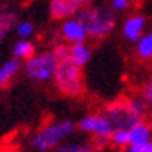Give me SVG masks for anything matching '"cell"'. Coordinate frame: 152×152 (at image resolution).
I'll return each mask as SVG.
<instances>
[{
	"label": "cell",
	"mask_w": 152,
	"mask_h": 152,
	"mask_svg": "<svg viewBox=\"0 0 152 152\" xmlns=\"http://www.w3.org/2000/svg\"><path fill=\"white\" fill-rule=\"evenodd\" d=\"M109 141L112 146L118 149H126L129 146V130L126 129H113V132L110 134Z\"/></svg>",
	"instance_id": "16"
},
{
	"label": "cell",
	"mask_w": 152,
	"mask_h": 152,
	"mask_svg": "<svg viewBox=\"0 0 152 152\" xmlns=\"http://www.w3.org/2000/svg\"><path fill=\"white\" fill-rule=\"evenodd\" d=\"M0 152H19L12 144H3V146H0Z\"/></svg>",
	"instance_id": "25"
},
{
	"label": "cell",
	"mask_w": 152,
	"mask_h": 152,
	"mask_svg": "<svg viewBox=\"0 0 152 152\" xmlns=\"http://www.w3.org/2000/svg\"><path fill=\"white\" fill-rule=\"evenodd\" d=\"M151 123H152V110H151Z\"/></svg>",
	"instance_id": "26"
},
{
	"label": "cell",
	"mask_w": 152,
	"mask_h": 152,
	"mask_svg": "<svg viewBox=\"0 0 152 152\" xmlns=\"http://www.w3.org/2000/svg\"><path fill=\"white\" fill-rule=\"evenodd\" d=\"M92 2H93V0H64L65 8H67V12H68V17L76 16L82 8L88 6Z\"/></svg>",
	"instance_id": "19"
},
{
	"label": "cell",
	"mask_w": 152,
	"mask_h": 152,
	"mask_svg": "<svg viewBox=\"0 0 152 152\" xmlns=\"http://www.w3.org/2000/svg\"><path fill=\"white\" fill-rule=\"evenodd\" d=\"M140 95L143 96V99L148 102V106L152 109V76H151V78H149V79L143 84Z\"/></svg>",
	"instance_id": "21"
},
{
	"label": "cell",
	"mask_w": 152,
	"mask_h": 152,
	"mask_svg": "<svg viewBox=\"0 0 152 152\" xmlns=\"http://www.w3.org/2000/svg\"><path fill=\"white\" fill-rule=\"evenodd\" d=\"M110 8L115 12H124L129 10L130 6V0H110Z\"/></svg>",
	"instance_id": "23"
},
{
	"label": "cell",
	"mask_w": 152,
	"mask_h": 152,
	"mask_svg": "<svg viewBox=\"0 0 152 152\" xmlns=\"http://www.w3.org/2000/svg\"><path fill=\"white\" fill-rule=\"evenodd\" d=\"M81 23L84 25L87 36L92 39H104L112 34L116 26L115 11L104 5H88L82 8L78 14Z\"/></svg>",
	"instance_id": "2"
},
{
	"label": "cell",
	"mask_w": 152,
	"mask_h": 152,
	"mask_svg": "<svg viewBox=\"0 0 152 152\" xmlns=\"http://www.w3.org/2000/svg\"><path fill=\"white\" fill-rule=\"evenodd\" d=\"M34 31H36V26H34V23L31 22V20H17V23L14 26V33L16 36L19 39H30L33 37Z\"/></svg>",
	"instance_id": "17"
},
{
	"label": "cell",
	"mask_w": 152,
	"mask_h": 152,
	"mask_svg": "<svg viewBox=\"0 0 152 152\" xmlns=\"http://www.w3.org/2000/svg\"><path fill=\"white\" fill-rule=\"evenodd\" d=\"M78 126L72 120L48 121L40 126L31 137V148L36 152H51L75 134Z\"/></svg>",
	"instance_id": "3"
},
{
	"label": "cell",
	"mask_w": 152,
	"mask_h": 152,
	"mask_svg": "<svg viewBox=\"0 0 152 152\" xmlns=\"http://www.w3.org/2000/svg\"><path fill=\"white\" fill-rule=\"evenodd\" d=\"M53 82L59 90V93L68 96V98H78L86 90L82 68L79 65H76L70 58L58 62Z\"/></svg>",
	"instance_id": "4"
},
{
	"label": "cell",
	"mask_w": 152,
	"mask_h": 152,
	"mask_svg": "<svg viewBox=\"0 0 152 152\" xmlns=\"http://www.w3.org/2000/svg\"><path fill=\"white\" fill-rule=\"evenodd\" d=\"M107 144H110V141H109L107 137H95V140H93L95 149H104Z\"/></svg>",
	"instance_id": "24"
},
{
	"label": "cell",
	"mask_w": 152,
	"mask_h": 152,
	"mask_svg": "<svg viewBox=\"0 0 152 152\" xmlns=\"http://www.w3.org/2000/svg\"><path fill=\"white\" fill-rule=\"evenodd\" d=\"M146 141H152V123L141 120L129 129V144Z\"/></svg>",
	"instance_id": "10"
},
{
	"label": "cell",
	"mask_w": 152,
	"mask_h": 152,
	"mask_svg": "<svg viewBox=\"0 0 152 152\" xmlns=\"http://www.w3.org/2000/svg\"><path fill=\"white\" fill-rule=\"evenodd\" d=\"M51 152H95V146L86 141H64Z\"/></svg>",
	"instance_id": "15"
},
{
	"label": "cell",
	"mask_w": 152,
	"mask_h": 152,
	"mask_svg": "<svg viewBox=\"0 0 152 152\" xmlns=\"http://www.w3.org/2000/svg\"><path fill=\"white\" fill-rule=\"evenodd\" d=\"M70 59L81 68L86 67L92 59V47L87 42L70 44Z\"/></svg>",
	"instance_id": "11"
},
{
	"label": "cell",
	"mask_w": 152,
	"mask_h": 152,
	"mask_svg": "<svg viewBox=\"0 0 152 152\" xmlns=\"http://www.w3.org/2000/svg\"><path fill=\"white\" fill-rule=\"evenodd\" d=\"M78 129L84 134H90L93 137H107L110 138V134L113 132V126L109 121V118L104 115V112L86 115L78 123Z\"/></svg>",
	"instance_id": "6"
},
{
	"label": "cell",
	"mask_w": 152,
	"mask_h": 152,
	"mask_svg": "<svg viewBox=\"0 0 152 152\" xmlns=\"http://www.w3.org/2000/svg\"><path fill=\"white\" fill-rule=\"evenodd\" d=\"M36 53V45L30 39H19L12 45V58L19 59L20 62H25Z\"/></svg>",
	"instance_id": "13"
},
{
	"label": "cell",
	"mask_w": 152,
	"mask_h": 152,
	"mask_svg": "<svg viewBox=\"0 0 152 152\" xmlns=\"http://www.w3.org/2000/svg\"><path fill=\"white\" fill-rule=\"evenodd\" d=\"M48 12L56 20H64L68 17L64 0H50V3H48Z\"/></svg>",
	"instance_id": "18"
},
{
	"label": "cell",
	"mask_w": 152,
	"mask_h": 152,
	"mask_svg": "<svg viewBox=\"0 0 152 152\" xmlns=\"http://www.w3.org/2000/svg\"><path fill=\"white\" fill-rule=\"evenodd\" d=\"M22 68V62L16 58H11L8 61H5L0 65V90L10 84V82L16 78V75L19 73V70Z\"/></svg>",
	"instance_id": "12"
},
{
	"label": "cell",
	"mask_w": 152,
	"mask_h": 152,
	"mask_svg": "<svg viewBox=\"0 0 152 152\" xmlns=\"http://www.w3.org/2000/svg\"><path fill=\"white\" fill-rule=\"evenodd\" d=\"M58 62L59 59L53 53V50H45L34 53L30 59H26L22 64V70L28 79L39 84H47L53 81Z\"/></svg>",
	"instance_id": "5"
},
{
	"label": "cell",
	"mask_w": 152,
	"mask_h": 152,
	"mask_svg": "<svg viewBox=\"0 0 152 152\" xmlns=\"http://www.w3.org/2000/svg\"><path fill=\"white\" fill-rule=\"evenodd\" d=\"M151 110L152 109L148 106V102L143 99L141 95H134L109 102L102 112L112 123L113 129L129 130L135 123L146 120Z\"/></svg>",
	"instance_id": "1"
},
{
	"label": "cell",
	"mask_w": 152,
	"mask_h": 152,
	"mask_svg": "<svg viewBox=\"0 0 152 152\" xmlns=\"http://www.w3.org/2000/svg\"><path fill=\"white\" fill-rule=\"evenodd\" d=\"M59 34L61 37L65 40L67 44H76V42H86L87 40V31L84 28V25L81 23V20L72 16L62 20V23L59 26Z\"/></svg>",
	"instance_id": "7"
},
{
	"label": "cell",
	"mask_w": 152,
	"mask_h": 152,
	"mask_svg": "<svg viewBox=\"0 0 152 152\" xmlns=\"http://www.w3.org/2000/svg\"><path fill=\"white\" fill-rule=\"evenodd\" d=\"M17 11L10 5H5L0 8V42L10 36L17 23Z\"/></svg>",
	"instance_id": "9"
},
{
	"label": "cell",
	"mask_w": 152,
	"mask_h": 152,
	"mask_svg": "<svg viewBox=\"0 0 152 152\" xmlns=\"http://www.w3.org/2000/svg\"><path fill=\"white\" fill-rule=\"evenodd\" d=\"M135 54L140 61L152 59V31L144 33L135 44Z\"/></svg>",
	"instance_id": "14"
},
{
	"label": "cell",
	"mask_w": 152,
	"mask_h": 152,
	"mask_svg": "<svg viewBox=\"0 0 152 152\" xmlns=\"http://www.w3.org/2000/svg\"><path fill=\"white\" fill-rule=\"evenodd\" d=\"M124 152H152V141L146 143H130Z\"/></svg>",
	"instance_id": "20"
},
{
	"label": "cell",
	"mask_w": 152,
	"mask_h": 152,
	"mask_svg": "<svg viewBox=\"0 0 152 152\" xmlns=\"http://www.w3.org/2000/svg\"><path fill=\"white\" fill-rule=\"evenodd\" d=\"M53 53L56 54V58L59 61L62 59H67V58H70V44H58L56 47L53 48Z\"/></svg>",
	"instance_id": "22"
},
{
	"label": "cell",
	"mask_w": 152,
	"mask_h": 152,
	"mask_svg": "<svg viewBox=\"0 0 152 152\" xmlns=\"http://www.w3.org/2000/svg\"><path fill=\"white\" fill-rule=\"evenodd\" d=\"M144 30H146V17L141 14H132L123 22L121 34L127 42L137 44V40L146 33Z\"/></svg>",
	"instance_id": "8"
}]
</instances>
